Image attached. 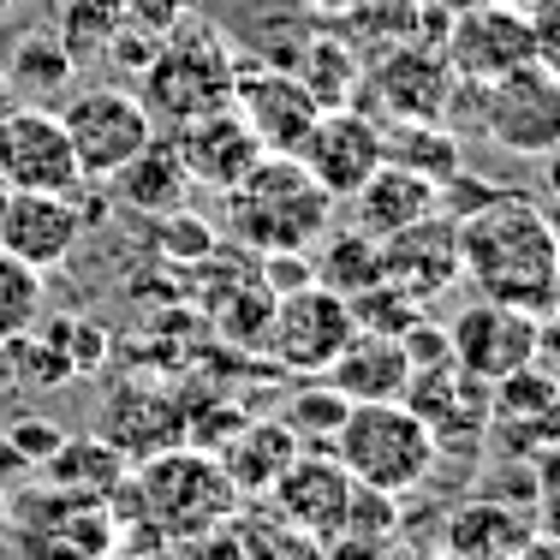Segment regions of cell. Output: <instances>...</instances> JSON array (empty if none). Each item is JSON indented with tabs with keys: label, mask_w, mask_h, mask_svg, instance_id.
<instances>
[{
	"label": "cell",
	"mask_w": 560,
	"mask_h": 560,
	"mask_svg": "<svg viewBox=\"0 0 560 560\" xmlns=\"http://www.w3.org/2000/svg\"><path fill=\"white\" fill-rule=\"evenodd\" d=\"M131 560H155V555H131Z\"/></svg>",
	"instance_id": "obj_38"
},
{
	"label": "cell",
	"mask_w": 560,
	"mask_h": 560,
	"mask_svg": "<svg viewBox=\"0 0 560 560\" xmlns=\"http://www.w3.org/2000/svg\"><path fill=\"white\" fill-rule=\"evenodd\" d=\"M119 501L131 506L138 530L162 542H179V537H197V530H215L226 518H238V489L226 483L215 447H162L143 459L138 477L114 489Z\"/></svg>",
	"instance_id": "obj_2"
},
{
	"label": "cell",
	"mask_w": 560,
	"mask_h": 560,
	"mask_svg": "<svg viewBox=\"0 0 560 560\" xmlns=\"http://www.w3.org/2000/svg\"><path fill=\"white\" fill-rule=\"evenodd\" d=\"M55 340H60L66 364H72V376H84V370H102V358H108V335H102L96 323H78V316L55 323Z\"/></svg>",
	"instance_id": "obj_32"
},
{
	"label": "cell",
	"mask_w": 560,
	"mask_h": 560,
	"mask_svg": "<svg viewBox=\"0 0 560 560\" xmlns=\"http://www.w3.org/2000/svg\"><path fill=\"white\" fill-rule=\"evenodd\" d=\"M167 560H245V542H238V518H226L215 530H197V537L167 542Z\"/></svg>",
	"instance_id": "obj_34"
},
{
	"label": "cell",
	"mask_w": 560,
	"mask_h": 560,
	"mask_svg": "<svg viewBox=\"0 0 560 560\" xmlns=\"http://www.w3.org/2000/svg\"><path fill=\"white\" fill-rule=\"evenodd\" d=\"M292 162L311 173L335 203H346L382 167V126L358 108H323L316 126L304 131V143L292 150Z\"/></svg>",
	"instance_id": "obj_13"
},
{
	"label": "cell",
	"mask_w": 560,
	"mask_h": 560,
	"mask_svg": "<svg viewBox=\"0 0 560 560\" xmlns=\"http://www.w3.org/2000/svg\"><path fill=\"white\" fill-rule=\"evenodd\" d=\"M114 191L126 209H138V215H173V209H185V191H191V173L185 162L173 155V138L155 131L150 143H143L138 155H131L126 167L114 173Z\"/></svg>",
	"instance_id": "obj_22"
},
{
	"label": "cell",
	"mask_w": 560,
	"mask_h": 560,
	"mask_svg": "<svg viewBox=\"0 0 560 560\" xmlns=\"http://www.w3.org/2000/svg\"><path fill=\"white\" fill-rule=\"evenodd\" d=\"M55 114H60L66 143H72L78 179H102V185H108L114 173L155 138V119L138 102V90H119V84L78 90V96H66Z\"/></svg>",
	"instance_id": "obj_6"
},
{
	"label": "cell",
	"mask_w": 560,
	"mask_h": 560,
	"mask_svg": "<svg viewBox=\"0 0 560 560\" xmlns=\"http://www.w3.org/2000/svg\"><path fill=\"white\" fill-rule=\"evenodd\" d=\"M292 72L304 78V90L323 108H352L358 84H364V60H352V48H340V43H311L304 66H292Z\"/></svg>",
	"instance_id": "obj_28"
},
{
	"label": "cell",
	"mask_w": 560,
	"mask_h": 560,
	"mask_svg": "<svg viewBox=\"0 0 560 560\" xmlns=\"http://www.w3.org/2000/svg\"><path fill=\"white\" fill-rule=\"evenodd\" d=\"M382 162L418 173L430 185H447L453 173H465L459 138L447 126H435V119H394V126H382Z\"/></svg>",
	"instance_id": "obj_24"
},
{
	"label": "cell",
	"mask_w": 560,
	"mask_h": 560,
	"mask_svg": "<svg viewBox=\"0 0 560 560\" xmlns=\"http://www.w3.org/2000/svg\"><path fill=\"white\" fill-rule=\"evenodd\" d=\"M215 459H221L226 483L238 489V501H245V495H269L275 477L299 459V442H292V430L280 418H250V423H238L233 442Z\"/></svg>",
	"instance_id": "obj_21"
},
{
	"label": "cell",
	"mask_w": 560,
	"mask_h": 560,
	"mask_svg": "<svg viewBox=\"0 0 560 560\" xmlns=\"http://www.w3.org/2000/svg\"><path fill=\"white\" fill-rule=\"evenodd\" d=\"M447 72L465 78V84H489V78H506L518 66L542 60V31H537V12L525 7H506V0H483V7L459 12L447 36ZM549 66V60H542Z\"/></svg>",
	"instance_id": "obj_10"
},
{
	"label": "cell",
	"mask_w": 560,
	"mask_h": 560,
	"mask_svg": "<svg viewBox=\"0 0 560 560\" xmlns=\"http://www.w3.org/2000/svg\"><path fill=\"white\" fill-rule=\"evenodd\" d=\"M382 280L399 287L411 304H435L447 287H459V226L453 215H423L399 226L394 238H382Z\"/></svg>",
	"instance_id": "obj_15"
},
{
	"label": "cell",
	"mask_w": 560,
	"mask_h": 560,
	"mask_svg": "<svg viewBox=\"0 0 560 560\" xmlns=\"http://www.w3.org/2000/svg\"><path fill=\"white\" fill-rule=\"evenodd\" d=\"M43 275L31 269V262H19L12 250H0V346L31 335L36 323H43Z\"/></svg>",
	"instance_id": "obj_29"
},
{
	"label": "cell",
	"mask_w": 560,
	"mask_h": 560,
	"mask_svg": "<svg viewBox=\"0 0 560 560\" xmlns=\"http://www.w3.org/2000/svg\"><path fill=\"white\" fill-rule=\"evenodd\" d=\"M162 226H155V233H162V245H167V257H185V262H203L209 250H215V233H209L203 221L197 215H185V209H173V215H155Z\"/></svg>",
	"instance_id": "obj_33"
},
{
	"label": "cell",
	"mask_w": 560,
	"mask_h": 560,
	"mask_svg": "<svg viewBox=\"0 0 560 560\" xmlns=\"http://www.w3.org/2000/svg\"><path fill=\"white\" fill-rule=\"evenodd\" d=\"M542 346H549V316L513 311V304H495V299L465 304L447 323L453 364L477 382H501L525 364H542Z\"/></svg>",
	"instance_id": "obj_8"
},
{
	"label": "cell",
	"mask_w": 560,
	"mask_h": 560,
	"mask_svg": "<svg viewBox=\"0 0 560 560\" xmlns=\"http://www.w3.org/2000/svg\"><path fill=\"white\" fill-rule=\"evenodd\" d=\"M453 226H459V280H471L477 299L513 304V311H530V316H555L560 233L537 197L495 185L477 209L453 215Z\"/></svg>",
	"instance_id": "obj_1"
},
{
	"label": "cell",
	"mask_w": 560,
	"mask_h": 560,
	"mask_svg": "<svg viewBox=\"0 0 560 560\" xmlns=\"http://www.w3.org/2000/svg\"><path fill=\"white\" fill-rule=\"evenodd\" d=\"M7 72V90H12V102H31V108H48V102H60L66 90H72V72H78V60L66 55V43L60 36H48V31H36V36H24L19 48H12V60L0 66Z\"/></svg>",
	"instance_id": "obj_25"
},
{
	"label": "cell",
	"mask_w": 560,
	"mask_h": 560,
	"mask_svg": "<svg viewBox=\"0 0 560 560\" xmlns=\"http://www.w3.org/2000/svg\"><path fill=\"white\" fill-rule=\"evenodd\" d=\"M167 138H173V155H179L185 173H191V185L221 191V197L262 162V143L250 138V126L238 119L233 102H226V108L197 114V119H185V126H173Z\"/></svg>",
	"instance_id": "obj_17"
},
{
	"label": "cell",
	"mask_w": 560,
	"mask_h": 560,
	"mask_svg": "<svg viewBox=\"0 0 560 560\" xmlns=\"http://www.w3.org/2000/svg\"><path fill=\"white\" fill-rule=\"evenodd\" d=\"M233 203V238L262 250H311L335 226V197L311 179L292 155H262L245 179L226 191Z\"/></svg>",
	"instance_id": "obj_3"
},
{
	"label": "cell",
	"mask_w": 560,
	"mask_h": 560,
	"mask_svg": "<svg viewBox=\"0 0 560 560\" xmlns=\"http://www.w3.org/2000/svg\"><path fill=\"white\" fill-rule=\"evenodd\" d=\"M233 78H238V66L226 55L221 36L185 31V36H173L155 60H143L138 102L150 108V119H162L173 131V126H185V119H197L209 108H226V102H233Z\"/></svg>",
	"instance_id": "obj_5"
},
{
	"label": "cell",
	"mask_w": 560,
	"mask_h": 560,
	"mask_svg": "<svg viewBox=\"0 0 560 560\" xmlns=\"http://www.w3.org/2000/svg\"><path fill=\"white\" fill-rule=\"evenodd\" d=\"M78 162L55 108L12 102L0 114V191H78Z\"/></svg>",
	"instance_id": "obj_11"
},
{
	"label": "cell",
	"mask_w": 560,
	"mask_h": 560,
	"mask_svg": "<svg viewBox=\"0 0 560 560\" xmlns=\"http://www.w3.org/2000/svg\"><path fill=\"white\" fill-rule=\"evenodd\" d=\"M12 513V495H7V483H0V518H7Z\"/></svg>",
	"instance_id": "obj_36"
},
{
	"label": "cell",
	"mask_w": 560,
	"mask_h": 560,
	"mask_svg": "<svg viewBox=\"0 0 560 560\" xmlns=\"http://www.w3.org/2000/svg\"><path fill=\"white\" fill-rule=\"evenodd\" d=\"M0 394H12V388H7V376H0Z\"/></svg>",
	"instance_id": "obj_37"
},
{
	"label": "cell",
	"mask_w": 560,
	"mask_h": 560,
	"mask_svg": "<svg viewBox=\"0 0 560 560\" xmlns=\"http://www.w3.org/2000/svg\"><path fill=\"white\" fill-rule=\"evenodd\" d=\"M477 102V126L483 138L506 155H555L560 143V84H555V66L530 60L506 78H489V84H471Z\"/></svg>",
	"instance_id": "obj_7"
},
{
	"label": "cell",
	"mask_w": 560,
	"mask_h": 560,
	"mask_svg": "<svg viewBox=\"0 0 560 560\" xmlns=\"http://www.w3.org/2000/svg\"><path fill=\"white\" fill-rule=\"evenodd\" d=\"M346 311H352V323H358V328H370V335H394V340L423 316L418 304L406 299V292L388 287V280H376V287H364L358 299H346Z\"/></svg>",
	"instance_id": "obj_30"
},
{
	"label": "cell",
	"mask_w": 560,
	"mask_h": 560,
	"mask_svg": "<svg viewBox=\"0 0 560 560\" xmlns=\"http://www.w3.org/2000/svg\"><path fill=\"white\" fill-rule=\"evenodd\" d=\"M84 238V215H78L72 191H7L0 197V250L31 262L36 275L60 269Z\"/></svg>",
	"instance_id": "obj_16"
},
{
	"label": "cell",
	"mask_w": 560,
	"mask_h": 560,
	"mask_svg": "<svg viewBox=\"0 0 560 560\" xmlns=\"http://www.w3.org/2000/svg\"><path fill=\"white\" fill-rule=\"evenodd\" d=\"M233 108L250 126V138L262 143V155H292L304 143V131L316 126L323 102L304 90V78L292 66H257V72L233 78Z\"/></svg>",
	"instance_id": "obj_14"
},
{
	"label": "cell",
	"mask_w": 560,
	"mask_h": 560,
	"mask_svg": "<svg viewBox=\"0 0 560 560\" xmlns=\"http://www.w3.org/2000/svg\"><path fill=\"white\" fill-rule=\"evenodd\" d=\"M352 311H346L340 292L328 287H299V292H280L269 304V328H262V352L275 358L280 370L292 376H323L335 364V352L352 340Z\"/></svg>",
	"instance_id": "obj_9"
},
{
	"label": "cell",
	"mask_w": 560,
	"mask_h": 560,
	"mask_svg": "<svg viewBox=\"0 0 560 560\" xmlns=\"http://www.w3.org/2000/svg\"><path fill=\"white\" fill-rule=\"evenodd\" d=\"M269 506L280 525H292L299 537L335 549L346 537V506H352V477L340 471V459L328 447H299V459L275 477Z\"/></svg>",
	"instance_id": "obj_12"
},
{
	"label": "cell",
	"mask_w": 560,
	"mask_h": 560,
	"mask_svg": "<svg viewBox=\"0 0 560 560\" xmlns=\"http://www.w3.org/2000/svg\"><path fill=\"white\" fill-rule=\"evenodd\" d=\"M346 411H352V399L335 394L323 376H299V388L287 394L280 423L292 430V442H299V447H328V442H335V430L346 423Z\"/></svg>",
	"instance_id": "obj_27"
},
{
	"label": "cell",
	"mask_w": 560,
	"mask_h": 560,
	"mask_svg": "<svg viewBox=\"0 0 560 560\" xmlns=\"http://www.w3.org/2000/svg\"><path fill=\"white\" fill-rule=\"evenodd\" d=\"M12 108V90H7V72H0V114Z\"/></svg>",
	"instance_id": "obj_35"
},
{
	"label": "cell",
	"mask_w": 560,
	"mask_h": 560,
	"mask_svg": "<svg viewBox=\"0 0 560 560\" xmlns=\"http://www.w3.org/2000/svg\"><path fill=\"white\" fill-rule=\"evenodd\" d=\"M328 453L340 459V471L358 489L406 495V489H418L435 471V453L442 447H435V435L423 430V418L406 399H370V406L346 411V423L335 430Z\"/></svg>",
	"instance_id": "obj_4"
},
{
	"label": "cell",
	"mask_w": 560,
	"mask_h": 560,
	"mask_svg": "<svg viewBox=\"0 0 560 560\" xmlns=\"http://www.w3.org/2000/svg\"><path fill=\"white\" fill-rule=\"evenodd\" d=\"M238 542H245V560H328L323 542L299 537L292 525H269V518H250V525H238Z\"/></svg>",
	"instance_id": "obj_31"
},
{
	"label": "cell",
	"mask_w": 560,
	"mask_h": 560,
	"mask_svg": "<svg viewBox=\"0 0 560 560\" xmlns=\"http://www.w3.org/2000/svg\"><path fill=\"white\" fill-rule=\"evenodd\" d=\"M346 203H352V215H358L352 221L358 233L382 245V238H394L399 226L435 215V209H442V185H430V179H418V173L382 162L364 185H358V197H346Z\"/></svg>",
	"instance_id": "obj_20"
},
{
	"label": "cell",
	"mask_w": 560,
	"mask_h": 560,
	"mask_svg": "<svg viewBox=\"0 0 560 560\" xmlns=\"http://www.w3.org/2000/svg\"><path fill=\"white\" fill-rule=\"evenodd\" d=\"M311 280L328 292H340V299H358L364 287H376L382 280V245L376 238H364L358 226H328L323 238L311 245Z\"/></svg>",
	"instance_id": "obj_26"
},
{
	"label": "cell",
	"mask_w": 560,
	"mask_h": 560,
	"mask_svg": "<svg viewBox=\"0 0 560 560\" xmlns=\"http://www.w3.org/2000/svg\"><path fill=\"white\" fill-rule=\"evenodd\" d=\"M48 489H66V495H90V501H114V489L131 477V459L119 453L108 435H66L55 447V459L43 465Z\"/></svg>",
	"instance_id": "obj_23"
},
{
	"label": "cell",
	"mask_w": 560,
	"mask_h": 560,
	"mask_svg": "<svg viewBox=\"0 0 560 560\" xmlns=\"http://www.w3.org/2000/svg\"><path fill=\"white\" fill-rule=\"evenodd\" d=\"M364 90H376L388 119H442V108L453 102V72L442 55H411V48H399L394 60H376V72L364 66L358 96Z\"/></svg>",
	"instance_id": "obj_18"
},
{
	"label": "cell",
	"mask_w": 560,
	"mask_h": 560,
	"mask_svg": "<svg viewBox=\"0 0 560 560\" xmlns=\"http://www.w3.org/2000/svg\"><path fill=\"white\" fill-rule=\"evenodd\" d=\"M323 382L335 394H346L352 406H370V399H399L411 382V358L394 335H370V328H352V340L335 352V364L323 370Z\"/></svg>",
	"instance_id": "obj_19"
},
{
	"label": "cell",
	"mask_w": 560,
	"mask_h": 560,
	"mask_svg": "<svg viewBox=\"0 0 560 560\" xmlns=\"http://www.w3.org/2000/svg\"><path fill=\"white\" fill-rule=\"evenodd\" d=\"M0 12H7V0H0Z\"/></svg>",
	"instance_id": "obj_39"
}]
</instances>
